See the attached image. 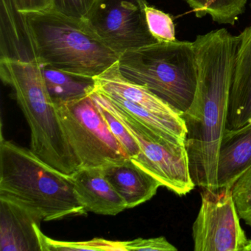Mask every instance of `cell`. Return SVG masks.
Wrapping results in <instances>:
<instances>
[{
	"label": "cell",
	"mask_w": 251,
	"mask_h": 251,
	"mask_svg": "<svg viewBox=\"0 0 251 251\" xmlns=\"http://www.w3.org/2000/svg\"><path fill=\"white\" fill-rule=\"evenodd\" d=\"M95 89L105 95L120 97L167 120L185 123L180 113L148 88L126 79L120 73L118 62L95 77Z\"/></svg>",
	"instance_id": "cell-14"
},
{
	"label": "cell",
	"mask_w": 251,
	"mask_h": 251,
	"mask_svg": "<svg viewBox=\"0 0 251 251\" xmlns=\"http://www.w3.org/2000/svg\"><path fill=\"white\" fill-rule=\"evenodd\" d=\"M127 251V241H111L95 238L83 242H64L45 236V251Z\"/></svg>",
	"instance_id": "cell-19"
},
{
	"label": "cell",
	"mask_w": 251,
	"mask_h": 251,
	"mask_svg": "<svg viewBox=\"0 0 251 251\" xmlns=\"http://www.w3.org/2000/svg\"><path fill=\"white\" fill-rule=\"evenodd\" d=\"M25 16L39 63L95 77L120 60V55L100 40L83 20L52 10Z\"/></svg>",
	"instance_id": "cell-4"
},
{
	"label": "cell",
	"mask_w": 251,
	"mask_h": 251,
	"mask_svg": "<svg viewBox=\"0 0 251 251\" xmlns=\"http://www.w3.org/2000/svg\"><path fill=\"white\" fill-rule=\"evenodd\" d=\"M97 0H51V9L66 17L82 20Z\"/></svg>",
	"instance_id": "cell-23"
},
{
	"label": "cell",
	"mask_w": 251,
	"mask_h": 251,
	"mask_svg": "<svg viewBox=\"0 0 251 251\" xmlns=\"http://www.w3.org/2000/svg\"><path fill=\"white\" fill-rule=\"evenodd\" d=\"M92 96L115 116L139 145L140 152L133 159L176 195H186L196 186L192 180L185 144L177 143L155 133L94 89Z\"/></svg>",
	"instance_id": "cell-6"
},
{
	"label": "cell",
	"mask_w": 251,
	"mask_h": 251,
	"mask_svg": "<svg viewBox=\"0 0 251 251\" xmlns=\"http://www.w3.org/2000/svg\"><path fill=\"white\" fill-rule=\"evenodd\" d=\"M19 10L24 14L49 11L52 6L51 0H16Z\"/></svg>",
	"instance_id": "cell-25"
},
{
	"label": "cell",
	"mask_w": 251,
	"mask_h": 251,
	"mask_svg": "<svg viewBox=\"0 0 251 251\" xmlns=\"http://www.w3.org/2000/svg\"><path fill=\"white\" fill-rule=\"evenodd\" d=\"M70 177L77 199L87 212L115 216L127 209L126 201L104 176L100 167H81Z\"/></svg>",
	"instance_id": "cell-11"
},
{
	"label": "cell",
	"mask_w": 251,
	"mask_h": 251,
	"mask_svg": "<svg viewBox=\"0 0 251 251\" xmlns=\"http://www.w3.org/2000/svg\"><path fill=\"white\" fill-rule=\"evenodd\" d=\"M198 18L208 15L219 24L233 25L243 14L248 0H185Z\"/></svg>",
	"instance_id": "cell-18"
},
{
	"label": "cell",
	"mask_w": 251,
	"mask_h": 251,
	"mask_svg": "<svg viewBox=\"0 0 251 251\" xmlns=\"http://www.w3.org/2000/svg\"><path fill=\"white\" fill-rule=\"evenodd\" d=\"M127 251H176L177 248L164 236L151 239H136L127 241Z\"/></svg>",
	"instance_id": "cell-24"
},
{
	"label": "cell",
	"mask_w": 251,
	"mask_h": 251,
	"mask_svg": "<svg viewBox=\"0 0 251 251\" xmlns=\"http://www.w3.org/2000/svg\"><path fill=\"white\" fill-rule=\"evenodd\" d=\"M39 64L45 84L53 101L71 100L95 89V77L62 71L43 63Z\"/></svg>",
	"instance_id": "cell-17"
},
{
	"label": "cell",
	"mask_w": 251,
	"mask_h": 251,
	"mask_svg": "<svg viewBox=\"0 0 251 251\" xmlns=\"http://www.w3.org/2000/svg\"><path fill=\"white\" fill-rule=\"evenodd\" d=\"M0 59L38 61L25 14L16 0H0Z\"/></svg>",
	"instance_id": "cell-15"
},
{
	"label": "cell",
	"mask_w": 251,
	"mask_h": 251,
	"mask_svg": "<svg viewBox=\"0 0 251 251\" xmlns=\"http://www.w3.org/2000/svg\"><path fill=\"white\" fill-rule=\"evenodd\" d=\"M92 98H93L98 110L105 120L110 131L118 140L129 157L132 159L136 158L140 152V149H139L137 142L133 139V136L130 135L128 130L125 127L124 125L115 116L113 115L104 105L94 98L93 96Z\"/></svg>",
	"instance_id": "cell-21"
},
{
	"label": "cell",
	"mask_w": 251,
	"mask_h": 251,
	"mask_svg": "<svg viewBox=\"0 0 251 251\" xmlns=\"http://www.w3.org/2000/svg\"><path fill=\"white\" fill-rule=\"evenodd\" d=\"M147 0H97L82 19L110 49L123 55L157 41L147 23Z\"/></svg>",
	"instance_id": "cell-8"
},
{
	"label": "cell",
	"mask_w": 251,
	"mask_h": 251,
	"mask_svg": "<svg viewBox=\"0 0 251 251\" xmlns=\"http://www.w3.org/2000/svg\"><path fill=\"white\" fill-rule=\"evenodd\" d=\"M100 168L107 180L126 201L127 208L150 201L162 186L130 158L110 161Z\"/></svg>",
	"instance_id": "cell-12"
},
{
	"label": "cell",
	"mask_w": 251,
	"mask_h": 251,
	"mask_svg": "<svg viewBox=\"0 0 251 251\" xmlns=\"http://www.w3.org/2000/svg\"><path fill=\"white\" fill-rule=\"evenodd\" d=\"M0 77L14 89L30 129V150L52 168L71 176L81 168L69 143L39 61L0 59Z\"/></svg>",
	"instance_id": "cell-3"
},
{
	"label": "cell",
	"mask_w": 251,
	"mask_h": 251,
	"mask_svg": "<svg viewBox=\"0 0 251 251\" xmlns=\"http://www.w3.org/2000/svg\"><path fill=\"white\" fill-rule=\"evenodd\" d=\"M232 188L202 189L192 226L195 251H242L248 242L239 221Z\"/></svg>",
	"instance_id": "cell-9"
},
{
	"label": "cell",
	"mask_w": 251,
	"mask_h": 251,
	"mask_svg": "<svg viewBox=\"0 0 251 251\" xmlns=\"http://www.w3.org/2000/svg\"><path fill=\"white\" fill-rule=\"evenodd\" d=\"M118 67L126 79L148 88L181 115L193 102L198 83L193 42H157L127 51Z\"/></svg>",
	"instance_id": "cell-5"
},
{
	"label": "cell",
	"mask_w": 251,
	"mask_h": 251,
	"mask_svg": "<svg viewBox=\"0 0 251 251\" xmlns=\"http://www.w3.org/2000/svg\"><path fill=\"white\" fill-rule=\"evenodd\" d=\"M66 136L81 167H100L130 158L110 131L92 92L67 101H54Z\"/></svg>",
	"instance_id": "cell-7"
},
{
	"label": "cell",
	"mask_w": 251,
	"mask_h": 251,
	"mask_svg": "<svg viewBox=\"0 0 251 251\" xmlns=\"http://www.w3.org/2000/svg\"><path fill=\"white\" fill-rule=\"evenodd\" d=\"M148 29L154 39L159 42L176 40V27L173 17L149 5L145 8Z\"/></svg>",
	"instance_id": "cell-20"
},
{
	"label": "cell",
	"mask_w": 251,
	"mask_h": 251,
	"mask_svg": "<svg viewBox=\"0 0 251 251\" xmlns=\"http://www.w3.org/2000/svg\"><path fill=\"white\" fill-rule=\"evenodd\" d=\"M242 251H251V239L248 241Z\"/></svg>",
	"instance_id": "cell-26"
},
{
	"label": "cell",
	"mask_w": 251,
	"mask_h": 251,
	"mask_svg": "<svg viewBox=\"0 0 251 251\" xmlns=\"http://www.w3.org/2000/svg\"><path fill=\"white\" fill-rule=\"evenodd\" d=\"M39 214L5 198H0V251H45Z\"/></svg>",
	"instance_id": "cell-10"
},
{
	"label": "cell",
	"mask_w": 251,
	"mask_h": 251,
	"mask_svg": "<svg viewBox=\"0 0 251 251\" xmlns=\"http://www.w3.org/2000/svg\"><path fill=\"white\" fill-rule=\"evenodd\" d=\"M0 198L34 211L43 221L87 214L71 177L39 158L31 150L1 137Z\"/></svg>",
	"instance_id": "cell-2"
},
{
	"label": "cell",
	"mask_w": 251,
	"mask_h": 251,
	"mask_svg": "<svg viewBox=\"0 0 251 251\" xmlns=\"http://www.w3.org/2000/svg\"><path fill=\"white\" fill-rule=\"evenodd\" d=\"M251 167V122L223 133L217 164L218 188H232Z\"/></svg>",
	"instance_id": "cell-16"
},
{
	"label": "cell",
	"mask_w": 251,
	"mask_h": 251,
	"mask_svg": "<svg viewBox=\"0 0 251 251\" xmlns=\"http://www.w3.org/2000/svg\"><path fill=\"white\" fill-rule=\"evenodd\" d=\"M232 190L239 217L251 227V167L236 180Z\"/></svg>",
	"instance_id": "cell-22"
},
{
	"label": "cell",
	"mask_w": 251,
	"mask_h": 251,
	"mask_svg": "<svg viewBox=\"0 0 251 251\" xmlns=\"http://www.w3.org/2000/svg\"><path fill=\"white\" fill-rule=\"evenodd\" d=\"M193 43L198 83L192 105L181 115L187 129L185 146L194 183L217 190L219 149L227 124L239 36L222 28L199 35Z\"/></svg>",
	"instance_id": "cell-1"
},
{
	"label": "cell",
	"mask_w": 251,
	"mask_h": 251,
	"mask_svg": "<svg viewBox=\"0 0 251 251\" xmlns=\"http://www.w3.org/2000/svg\"><path fill=\"white\" fill-rule=\"evenodd\" d=\"M250 5H251V4H250Z\"/></svg>",
	"instance_id": "cell-27"
},
{
	"label": "cell",
	"mask_w": 251,
	"mask_h": 251,
	"mask_svg": "<svg viewBox=\"0 0 251 251\" xmlns=\"http://www.w3.org/2000/svg\"><path fill=\"white\" fill-rule=\"evenodd\" d=\"M239 36L229 99L227 129L239 128L251 122V24Z\"/></svg>",
	"instance_id": "cell-13"
}]
</instances>
